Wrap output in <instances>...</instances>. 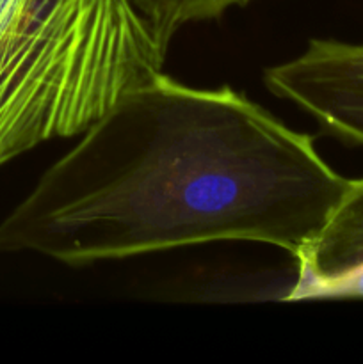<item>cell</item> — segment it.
<instances>
[{
	"label": "cell",
	"instance_id": "cell-1",
	"mask_svg": "<svg viewBox=\"0 0 363 364\" xmlns=\"http://www.w3.org/2000/svg\"><path fill=\"white\" fill-rule=\"evenodd\" d=\"M347 185L310 135L242 92L159 73L43 173L0 223V252L75 267L248 240L295 258Z\"/></svg>",
	"mask_w": 363,
	"mask_h": 364
},
{
	"label": "cell",
	"instance_id": "cell-5",
	"mask_svg": "<svg viewBox=\"0 0 363 364\" xmlns=\"http://www.w3.org/2000/svg\"><path fill=\"white\" fill-rule=\"evenodd\" d=\"M137 13L148 21L157 39L169 46L178 28L192 21L217 18L233 6H246L251 0H130Z\"/></svg>",
	"mask_w": 363,
	"mask_h": 364
},
{
	"label": "cell",
	"instance_id": "cell-3",
	"mask_svg": "<svg viewBox=\"0 0 363 364\" xmlns=\"http://www.w3.org/2000/svg\"><path fill=\"white\" fill-rule=\"evenodd\" d=\"M263 82L327 134L363 146V45L312 39L301 55L265 70Z\"/></svg>",
	"mask_w": 363,
	"mask_h": 364
},
{
	"label": "cell",
	"instance_id": "cell-2",
	"mask_svg": "<svg viewBox=\"0 0 363 364\" xmlns=\"http://www.w3.org/2000/svg\"><path fill=\"white\" fill-rule=\"evenodd\" d=\"M166 53L130 0H0V167L84 134Z\"/></svg>",
	"mask_w": 363,
	"mask_h": 364
},
{
	"label": "cell",
	"instance_id": "cell-4",
	"mask_svg": "<svg viewBox=\"0 0 363 364\" xmlns=\"http://www.w3.org/2000/svg\"><path fill=\"white\" fill-rule=\"evenodd\" d=\"M294 259L298 281L287 301L363 297V180H349L322 230Z\"/></svg>",
	"mask_w": 363,
	"mask_h": 364
}]
</instances>
